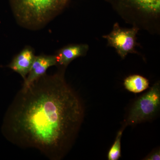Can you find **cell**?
Here are the masks:
<instances>
[{"label":"cell","instance_id":"obj_1","mask_svg":"<svg viewBox=\"0 0 160 160\" xmlns=\"http://www.w3.org/2000/svg\"><path fill=\"white\" fill-rule=\"evenodd\" d=\"M84 117L82 100L60 71L46 73L18 92L6 112L2 131L14 145L60 160L72 147Z\"/></svg>","mask_w":160,"mask_h":160},{"label":"cell","instance_id":"obj_2","mask_svg":"<svg viewBox=\"0 0 160 160\" xmlns=\"http://www.w3.org/2000/svg\"><path fill=\"white\" fill-rule=\"evenodd\" d=\"M69 0H9L20 26L29 30L43 28L65 8Z\"/></svg>","mask_w":160,"mask_h":160},{"label":"cell","instance_id":"obj_3","mask_svg":"<svg viewBox=\"0 0 160 160\" xmlns=\"http://www.w3.org/2000/svg\"><path fill=\"white\" fill-rule=\"evenodd\" d=\"M160 107V85L158 82L134 103L125 126L136 125L151 119L158 113Z\"/></svg>","mask_w":160,"mask_h":160},{"label":"cell","instance_id":"obj_4","mask_svg":"<svg viewBox=\"0 0 160 160\" xmlns=\"http://www.w3.org/2000/svg\"><path fill=\"white\" fill-rule=\"evenodd\" d=\"M138 31L137 27L131 29L121 28L116 23L113 26L112 31L103 37L107 40L109 46L114 48L118 54L124 59L129 53L136 52L134 49Z\"/></svg>","mask_w":160,"mask_h":160},{"label":"cell","instance_id":"obj_5","mask_svg":"<svg viewBox=\"0 0 160 160\" xmlns=\"http://www.w3.org/2000/svg\"><path fill=\"white\" fill-rule=\"evenodd\" d=\"M57 65V60L55 55H47L42 54L36 56L31 69L26 79L24 80L23 89H26L35 81L46 74L48 68Z\"/></svg>","mask_w":160,"mask_h":160},{"label":"cell","instance_id":"obj_6","mask_svg":"<svg viewBox=\"0 0 160 160\" xmlns=\"http://www.w3.org/2000/svg\"><path fill=\"white\" fill-rule=\"evenodd\" d=\"M35 57L33 49L30 46H26L13 58L7 67L19 74L24 81L30 71Z\"/></svg>","mask_w":160,"mask_h":160},{"label":"cell","instance_id":"obj_7","mask_svg":"<svg viewBox=\"0 0 160 160\" xmlns=\"http://www.w3.org/2000/svg\"><path fill=\"white\" fill-rule=\"evenodd\" d=\"M88 49L87 44L71 45L63 47L55 55L57 65L66 67L75 59L86 55Z\"/></svg>","mask_w":160,"mask_h":160},{"label":"cell","instance_id":"obj_8","mask_svg":"<svg viewBox=\"0 0 160 160\" xmlns=\"http://www.w3.org/2000/svg\"><path fill=\"white\" fill-rule=\"evenodd\" d=\"M123 6L131 7L148 14H157L160 11V0H112Z\"/></svg>","mask_w":160,"mask_h":160},{"label":"cell","instance_id":"obj_9","mask_svg":"<svg viewBox=\"0 0 160 160\" xmlns=\"http://www.w3.org/2000/svg\"><path fill=\"white\" fill-rule=\"evenodd\" d=\"M124 86L127 90L134 93H139L149 88V82L146 78L138 75H133L126 78Z\"/></svg>","mask_w":160,"mask_h":160},{"label":"cell","instance_id":"obj_10","mask_svg":"<svg viewBox=\"0 0 160 160\" xmlns=\"http://www.w3.org/2000/svg\"><path fill=\"white\" fill-rule=\"evenodd\" d=\"M126 126H124L117 135L116 138L113 145L109 149L108 153V159L109 160H118L121 157V138L123 131Z\"/></svg>","mask_w":160,"mask_h":160},{"label":"cell","instance_id":"obj_11","mask_svg":"<svg viewBox=\"0 0 160 160\" xmlns=\"http://www.w3.org/2000/svg\"><path fill=\"white\" fill-rule=\"evenodd\" d=\"M144 159L146 160H160V150L158 149V150L152 152L150 154L147 155Z\"/></svg>","mask_w":160,"mask_h":160}]
</instances>
